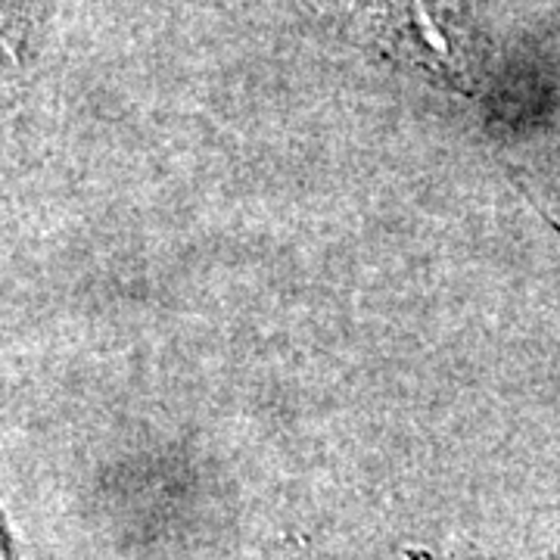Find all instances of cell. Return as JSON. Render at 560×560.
Here are the masks:
<instances>
[{"label":"cell","instance_id":"cell-2","mask_svg":"<svg viewBox=\"0 0 560 560\" xmlns=\"http://www.w3.org/2000/svg\"><path fill=\"white\" fill-rule=\"evenodd\" d=\"M0 560H20L16 551V541L10 536V526L3 521V511H0Z\"/></svg>","mask_w":560,"mask_h":560},{"label":"cell","instance_id":"cell-1","mask_svg":"<svg viewBox=\"0 0 560 560\" xmlns=\"http://www.w3.org/2000/svg\"><path fill=\"white\" fill-rule=\"evenodd\" d=\"M371 32L399 47L423 69H433L458 88V3L455 0H334Z\"/></svg>","mask_w":560,"mask_h":560}]
</instances>
